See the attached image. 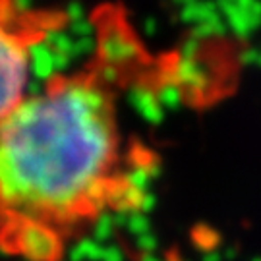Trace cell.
Segmentation results:
<instances>
[{"mask_svg":"<svg viewBox=\"0 0 261 261\" xmlns=\"http://www.w3.org/2000/svg\"><path fill=\"white\" fill-rule=\"evenodd\" d=\"M2 194L16 223L50 224L91 211L109 192L118 140L105 93L64 80L2 116Z\"/></svg>","mask_w":261,"mask_h":261,"instance_id":"cell-1","label":"cell"},{"mask_svg":"<svg viewBox=\"0 0 261 261\" xmlns=\"http://www.w3.org/2000/svg\"><path fill=\"white\" fill-rule=\"evenodd\" d=\"M0 64H2V116L14 111L29 95L33 82V68L29 58V45L18 35L4 31L0 43Z\"/></svg>","mask_w":261,"mask_h":261,"instance_id":"cell-2","label":"cell"},{"mask_svg":"<svg viewBox=\"0 0 261 261\" xmlns=\"http://www.w3.org/2000/svg\"><path fill=\"white\" fill-rule=\"evenodd\" d=\"M101 53L107 64L111 66H122L130 64L132 60L138 56V47L132 41V37L122 31L120 28H111L107 29V33L101 39Z\"/></svg>","mask_w":261,"mask_h":261,"instance_id":"cell-3","label":"cell"},{"mask_svg":"<svg viewBox=\"0 0 261 261\" xmlns=\"http://www.w3.org/2000/svg\"><path fill=\"white\" fill-rule=\"evenodd\" d=\"M29 58L33 68V77L47 82L66 64V58L60 56L45 39H37L29 43Z\"/></svg>","mask_w":261,"mask_h":261,"instance_id":"cell-4","label":"cell"}]
</instances>
